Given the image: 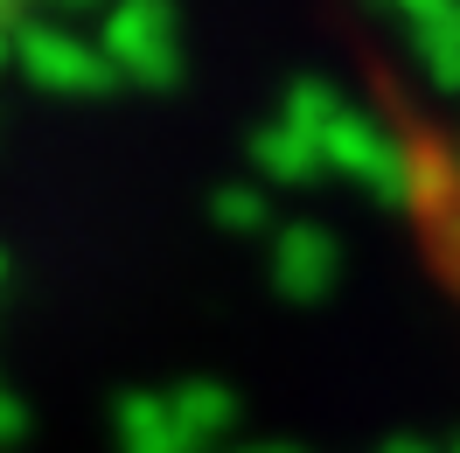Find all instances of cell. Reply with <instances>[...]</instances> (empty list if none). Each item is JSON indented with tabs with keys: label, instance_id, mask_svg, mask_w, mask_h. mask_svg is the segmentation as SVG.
I'll return each mask as SVG.
<instances>
[{
	"label": "cell",
	"instance_id": "obj_1",
	"mask_svg": "<svg viewBox=\"0 0 460 453\" xmlns=\"http://www.w3.org/2000/svg\"><path fill=\"white\" fill-rule=\"evenodd\" d=\"M22 22H29V0H0V57H7V42L22 35Z\"/></svg>",
	"mask_w": 460,
	"mask_h": 453
}]
</instances>
